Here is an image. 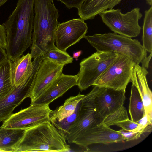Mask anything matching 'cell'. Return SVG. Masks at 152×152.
<instances>
[{
	"label": "cell",
	"instance_id": "obj_1",
	"mask_svg": "<svg viewBox=\"0 0 152 152\" xmlns=\"http://www.w3.org/2000/svg\"><path fill=\"white\" fill-rule=\"evenodd\" d=\"M34 0H18L15 9L4 23L9 59L19 58L31 46L33 28Z\"/></svg>",
	"mask_w": 152,
	"mask_h": 152
},
{
	"label": "cell",
	"instance_id": "obj_2",
	"mask_svg": "<svg viewBox=\"0 0 152 152\" xmlns=\"http://www.w3.org/2000/svg\"><path fill=\"white\" fill-rule=\"evenodd\" d=\"M33 32L31 54L33 59L54 48L59 23L58 11L53 0H34Z\"/></svg>",
	"mask_w": 152,
	"mask_h": 152
},
{
	"label": "cell",
	"instance_id": "obj_3",
	"mask_svg": "<svg viewBox=\"0 0 152 152\" xmlns=\"http://www.w3.org/2000/svg\"><path fill=\"white\" fill-rule=\"evenodd\" d=\"M66 140L50 121L46 122L25 130L14 152L66 151L70 148Z\"/></svg>",
	"mask_w": 152,
	"mask_h": 152
},
{
	"label": "cell",
	"instance_id": "obj_4",
	"mask_svg": "<svg viewBox=\"0 0 152 152\" xmlns=\"http://www.w3.org/2000/svg\"><path fill=\"white\" fill-rule=\"evenodd\" d=\"M84 38L96 51L122 54L135 64H142L147 56V51L137 39L114 32L95 34Z\"/></svg>",
	"mask_w": 152,
	"mask_h": 152
},
{
	"label": "cell",
	"instance_id": "obj_5",
	"mask_svg": "<svg viewBox=\"0 0 152 152\" xmlns=\"http://www.w3.org/2000/svg\"><path fill=\"white\" fill-rule=\"evenodd\" d=\"M135 64L127 56L118 53L116 58L97 78L94 86L126 91L131 82Z\"/></svg>",
	"mask_w": 152,
	"mask_h": 152
},
{
	"label": "cell",
	"instance_id": "obj_6",
	"mask_svg": "<svg viewBox=\"0 0 152 152\" xmlns=\"http://www.w3.org/2000/svg\"><path fill=\"white\" fill-rule=\"evenodd\" d=\"M103 22L114 33L132 38L139 35L141 29L138 21L142 15L136 7L125 14L120 9H111L99 14Z\"/></svg>",
	"mask_w": 152,
	"mask_h": 152
},
{
	"label": "cell",
	"instance_id": "obj_7",
	"mask_svg": "<svg viewBox=\"0 0 152 152\" xmlns=\"http://www.w3.org/2000/svg\"><path fill=\"white\" fill-rule=\"evenodd\" d=\"M118 53L96 51L80 63L77 85L80 91L94 84L99 77L115 60Z\"/></svg>",
	"mask_w": 152,
	"mask_h": 152
},
{
	"label": "cell",
	"instance_id": "obj_8",
	"mask_svg": "<svg viewBox=\"0 0 152 152\" xmlns=\"http://www.w3.org/2000/svg\"><path fill=\"white\" fill-rule=\"evenodd\" d=\"M88 93L85 95L79 103L77 114L66 137L69 143L74 140L88 128L97 125L99 123L96 116L94 99L100 87L94 86Z\"/></svg>",
	"mask_w": 152,
	"mask_h": 152
},
{
	"label": "cell",
	"instance_id": "obj_9",
	"mask_svg": "<svg viewBox=\"0 0 152 152\" xmlns=\"http://www.w3.org/2000/svg\"><path fill=\"white\" fill-rule=\"evenodd\" d=\"M49 104L32 105L13 114L3 121L1 128L26 130L44 122L50 121L52 111Z\"/></svg>",
	"mask_w": 152,
	"mask_h": 152
},
{
	"label": "cell",
	"instance_id": "obj_10",
	"mask_svg": "<svg viewBox=\"0 0 152 152\" xmlns=\"http://www.w3.org/2000/svg\"><path fill=\"white\" fill-rule=\"evenodd\" d=\"M34 68L29 77L21 84L0 99V122L10 118L15 109L26 98H29L34 84L37 71L41 64L38 61H33Z\"/></svg>",
	"mask_w": 152,
	"mask_h": 152
},
{
	"label": "cell",
	"instance_id": "obj_11",
	"mask_svg": "<svg viewBox=\"0 0 152 152\" xmlns=\"http://www.w3.org/2000/svg\"><path fill=\"white\" fill-rule=\"evenodd\" d=\"M125 140L124 137L118 131L102 124L87 128L74 140L73 143L88 151L89 149L88 146L92 144H107L120 142Z\"/></svg>",
	"mask_w": 152,
	"mask_h": 152
},
{
	"label": "cell",
	"instance_id": "obj_12",
	"mask_svg": "<svg viewBox=\"0 0 152 152\" xmlns=\"http://www.w3.org/2000/svg\"><path fill=\"white\" fill-rule=\"evenodd\" d=\"M88 29L86 23L80 18L59 23L56 33V47L62 51H66L69 47L84 37Z\"/></svg>",
	"mask_w": 152,
	"mask_h": 152
},
{
	"label": "cell",
	"instance_id": "obj_13",
	"mask_svg": "<svg viewBox=\"0 0 152 152\" xmlns=\"http://www.w3.org/2000/svg\"><path fill=\"white\" fill-rule=\"evenodd\" d=\"M100 87L99 91L94 99L96 116L98 124L106 117L123 106L126 99L125 91Z\"/></svg>",
	"mask_w": 152,
	"mask_h": 152
},
{
	"label": "cell",
	"instance_id": "obj_14",
	"mask_svg": "<svg viewBox=\"0 0 152 152\" xmlns=\"http://www.w3.org/2000/svg\"><path fill=\"white\" fill-rule=\"evenodd\" d=\"M78 74L67 75L62 72L53 80L31 103L30 104H49L69 89L77 86Z\"/></svg>",
	"mask_w": 152,
	"mask_h": 152
},
{
	"label": "cell",
	"instance_id": "obj_15",
	"mask_svg": "<svg viewBox=\"0 0 152 152\" xmlns=\"http://www.w3.org/2000/svg\"><path fill=\"white\" fill-rule=\"evenodd\" d=\"M64 66L56 63L45 57L37 72L33 89L29 97L31 102L62 73Z\"/></svg>",
	"mask_w": 152,
	"mask_h": 152
},
{
	"label": "cell",
	"instance_id": "obj_16",
	"mask_svg": "<svg viewBox=\"0 0 152 152\" xmlns=\"http://www.w3.org/2000/svg\"><path fill=\"white\" fill-rule=\"evenodd\" d=\"M147 69L135 64L131 82L137 88L141 97L145 110L149 120L152 122V94L147 80Z\"/></svg>",
	"mask_w": 152,
	"mask_h": 152
},
{
	"label": "cell",
	"instance_id": "obj_17",
	"mask_svg": "<svg viewBox=\"0 0 152 152\" xmlns=\"http://www.w3.org/2000/svg\"><path fill=\"white\" fill-rule=\"evenodd\" d=\"M32 58L28 53L14 61L10 60V78L14 87L21 84L31 74L34 68Z\"/></svg>",
	"mask_w": 152,
	"mask_h": 152
},
{
	"label": "cell",
	"instance_id": "obj_18",
	"mask_svg": "<svg viewBox=\"0 0 152 152\" xmlns=\"http://www.w3.org/2000/svg\"><path fill=\"white\" fill-rule=\"evenodd\" d=\"M121 0H86L78 13L80 19L84 21L92 19L101 12L112 9Z\"/></svg>",
	"mask_w": 152,
	"mask_h": 152
},
{
	"label": "cell",
	"instance_id": "obj_19",
	"mask_svg": "<svg viewBox=\"0 0 152 152\" xmlns=\"http://www.w3.org/2000/svg\"><path fill=\"white\" fill-rule=\"evenodd\" d=\"M25 130L0 128V152H14V148L23 137Z\"/></svg>",
	"mask_w": 152,
	"mask_h": 152
},
{
	"label": "cell",
	"instance_id": "obj_20",
	"mask_svg": "<svg viewBox=\"0 0 152 152\" xmlns=\"http://www.w3.org/2000/svg\"><path fill=\"white\" fill-rule=\"evenodd\" d=\"M129 112L131 120L137 123L144 116L145 110L139 92L133 83L131 87Z\"/></svg>",
	"mask_w": 152,
	"mask_h": 152
},
{
	"label": "cell",
	"instance_id": "obj_21",
	"mask_svg": "<svg viewBox=\"0 0 152 152\" xmlns=\"http://www.w3.org/2000/svg\"><path fill=\"white\" fill-rule=\"evenodd\" d=\"M84 96L79 93L77 96H70L65 100L63 105L55 109L58 120L61 121L73 114Z\"/></svg>",
	"mask_w": 152,
	"mask_h": 152
},
{
	"label": "cell",
	"instance_id": "obj_22",
	"mask_svg": "<svg viewBox=\"0 0 152 152\" xmlns=\"http://www.w3.org/2000/svg\"><path fill=\"white\" fill-rule=\"evenodd\" d=\"M142 46L147 52H152V7L145 12L142 27Z\"/></svg>",
	"mask_w": 152,
	"mask_h": 152
},
{
	"label": "cell",
	"instance_id": "obj_23",
	"mask_svg": "<svg viewBox=\"0 0 152 152\" xmlns=\"http://www.w3.org/2000/svg\"><path fill=\"white\" fill-rule=\"evenodd\" d=\"M10 78V62L0 66V99L5 96L14 88Z\"/></svg>",
	"mask_w": 152,
	"mask_h": 152
},
{
	"label": "cell",
	"instance_id": "obj_24",
	"mask_svg": "<svg viewBox=\"0 0 152 152\" xmlns=\"http://www.w3.org/2000/svg\"><path fill=\"white\" fill-rule=\"evenodd\" d=\"M79 103L74 113L61 121H59L58 120L55 110H52L50 114V122L59 132L64 135L66 138L70 127L76 118Z\"/></svg>",
	"mask_w": 152,
	"mask_h": 152
},
{
	"label": "cell",
	"instance_id": "obj_25",
	"mask_svg": "<svg viewBox=\"0 0 152 152\" xmlns=\"http://www.w3.org/2000/svg\"><path fill=\"white\" fill-rule=\"evenodd\" d=\"M47 58L55 63L65 65L72 63L73 58L66 51H62L56 46L50 49L44 55Z\"/></svg>",
	"mask_w": 152,
	"mask_h": 152
},
{
	"label": "cell",
	"instance_id": "obj_26",
	"mask_svg": "<svg viewBox=\"0 0 152 152\" xmlns=\"http://www.w3.org/2000/svg\"><path fill=\"white\" fill-rule=\"evenodd\" d=\"M128 118L126 109L123 105L116 111L106 117L99 124H102L110 126L115 125L117 123Z\"/></svg>",
	"mask_w": 152,
	"mask_h": 152
},
{
	"label": "cell",
	"instance_id": "obj_27",
	"mask_svg": "<svg viewBox=\"0 0 152 152\" xmlns=\"http://www.w3.org/2000/svg\"><path fill=\"white\" fill-rule=\"evenodd\" d=\"M118 132L124 137L126 141H129L138 139L142 134L140 132L133 131H128L121 129Z\"/></svg>",
	"mask_w": 152,
	"mask_h": 152
},
{
	"label": "cell",
	"instance_id": "obj_28",
	"mask_svg": "<svg viewBox=\"0 0 152 152\" xmlns=\"http://www.w3.org/2000/svg\"><path fill=\"white\" fill-rule=\"evenodd\" d=\"M139 124L135 122L129 118L117 123L115 125L124 130L131 131L136 128Z\"/></svg>",
	"mask_w": 152,
	"mask_h": 152
},
{
	"label": "cell",
	"instance_id": "obj_29",
	"mask_svg": "<svg viewBox=\"0 0 152 152\" xmlns=\"http://www.w3.org/2000/svg\"><path fill=\"white\" fill-rule=\"evenodd\" d=\"M63 3L68 9L80 8L86 0H57Z\"/></svg>",
	"mask_w": 152,
	"mask_h": 152
},
{
	"label": "cell",
	"instance_id": "obj_30",
	"mask_svg": "<svg viewBox=\"0 0 152 152\" xmlns=\"http://www.w3.org/2000/svg\"><path fill=\"white\" fill-rule=\"evenodd\" d=\"M7 46V36L4 23L0 24V47L5 50Z\"/></svg>",
	"mask_w": 152,
	"mask_h": 152
},
{
	"label": "cell",
	"instance_id": "obj_31",
	"mask_svg": "<svg viewBox=\"0 0 152 152\" xmlns=\"http://www.w3.org/2000/svg\"><path fill=\"white\" fill-rule=\"evenodd\" d=\"M9 60L5 50L0 47V66L7 62Z\"/></svg>",
	"mask_w": 152,
	"mask_h": 152
},
{
	"label": "cell",
	"instance_id": "obj_32",
	"mask_svg": "<svg viewBox=\"0 0 152 152\" xmlns=\"http://www.w3.org/2000/svg\"><path fill=\"white\" fill-rule=\"evenodd\" d=\"M152 52L150 53V55L148 56H147L145 60L142 64V66L146 69L149 67V63L152 56Z\"/></svg>",
	"mask_w": 152,
	"mask_h": 152
},
{
	"label": "cell",
	"instance_id": "obj_33",
	"mask_svg": "<svg viewBox=\"0 0 152 152\" xmlns=\"http://www.w3.org/2000/svg\"><path fill=\"white\" fill-rule=\"evenodd\" d=\"M82 51L80 50L77 52H75L73 54L72 58L75 59L76 61L78 60V58L81 54Z\"/></svg>",
	"mask_w": 152,
	"mask_h": 152
},
{
	"label": "cell",
	"instance_id": "obj_34",
	"mask_svg": "<svg viewBox=\"0 0 152 152\" xmlns=\"http://www.w3.org/2000/svg\"><path fill=\"white\" fill-rule=\"evenodd\" d=\"M8 0H0V7L3 5Z\"/></svg>",
	"mask_w": 152,
	"mask_h": 152
},
{
	"label": "cell",
	"instance_id": "obj_35",
	"mask_svg": "<svg viewBox=\"0 0 152 152\" xmlns=\"http://www.w3.org/2000/svg\"><path fill=\"white\" fill-rule=\"evenodd\" d=\"M152 0H146L147 2L150 5L152 6Z\"/></svg>",
	"mask_w": 152,
	"mask_h": 152
}]
</instances>
